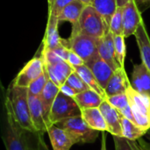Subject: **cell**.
<instances>
[{
  "instance_id": "38",
  "label": "cell",
  "mask_w": 150,
  "mask_h": 150,
  "mask_svg": "<svg viewBox=\"0 0 150 150\" xmlns=\"http://www.w3.org/2000/svg\"><path fill=\"white\" fill-rule=\"evenodd\" d=\"M137 142L141 150H150V142H146L143 138L137 140Z\"/></svg>"
},
{
  "instance_id": "2",
  "label": "cell",
  "mask_w": 150,
  "mask_h": 150,
  "mask_svg": "<svg viewBox=\"0 0 150 150\" xmlns=\"http://www.w3.org/2000/svg\"><path fill=\"white\" fill-rule=\"evenodd\" d=\"M4 142L6 150H29L25 132L18 123L14 116L11 103L5 95L4 103Z\"/></svg>"
},
{
  "instance_id": "19",
  "label": "cell",
  "mask_w": 150,
  "mask_h": 150,
  "mask_svg": "<svg viewBox=\"0 0 150 150\" xmlns=\"http://www.w3.org/2000/svg\"><path fill=\"white\" fill-rule=\"evenodd\" d=\"M81 116L87 123V125L92 129L99 132L107 131V126L99 107L82 109Z\"/></svg>"
},
{
  "instance_id": "3",
  "label": "cell",
  "mask_w": 150,
  "mask_h": 150,
  "mask_svg": "<svg viewBox=\"0 0 150 150\" xmlns=\"http://www.w3.org/2000/svg\"><path fill=\"white\" fill-rule=\"evenodd\" d=\"M79 32L95 39H101L110 31L101 15L91 5L85 6L79 22Z\"/></svg>"
},
{
  "instance_id": "9",
  "label": "cell",
  "mask_w": 150,
  "mask_h": 150,
  "mask_svg": "<svg viewBox=\"0 0 150 150\" xmlns=\"http://www.w3.org/2000/svg\"><path fill=\"white\" fill-rule=\"evenodd\" d=\"M29 108L31 119L37 134H43L47 132L51 126L45 113V110L40 96L29 95Z\"/></svg>"
},
{
  "instance_id": "1",
  "label": "cell",
  "mask_w": 150,
  "mask_h": 150,
  "mask_svg": "<svg viewBox=\"0 0 150 150\" xmlns=\"http://www.w3.org/2000/svg\"><path fill=\"white\" fill-rule=\"evenodd\" d=\"M5 95L10 100L14 116L18 125L25 131L36 134L31 119L28 88L18 87L11 83Z\"/></svg>"
},
{
  "instance_id": "8",
  "label": "cell",
  "mask_w": 150,
  "mask_h": 150,
  "mask_svg": "<svg viewBox=\"0 0 150 150\" xmlns=\"http://www.w3.org/2000/svg\"><path fill=\"white\" fill-rule=\"evenodd\" d=\"M45 71V64L40 57H33L18 73L12 83L18 87L28 88L29 85Z\"/></svg>"
},
{
  "instance_id": "36",
  "label": "cell",
  "mask_w": 150,
  "mask_h": 150,
  "mask_svg": "<svg viewBox=\"0 0 150 150\" xmlns=\"http://www.w3.org/2000/svg\"><path fill=\"white\" fill-rule=\"evenodd\" d=\"M60 91H61V92L62 93H63V94H65L66 96H69V97H70V98H74L75 96H76L78 93L76 91H74L72 88H70L69 85H67L66 83H64L63 85H62L61 87H60Z\"/></svg>"
},
{
  "instance_id": "30",
  "label": "cell",
  "mask_w": 150,
  "mask_h": 150,
  "mask_svg": "<svg viewBox=\"0 0 150 150\" xmlns=\"http://www.w3.org/2000/svg\"><path fill=\"white\" fill-rule=\"evenodd\" d=\"M48 80V76L46 72V69L44 71V73L39 76L36 80H34L28 87V92L29 95H33V96H40V94L42 93L47 83Z\"/></svg>"
},
{
  "instance_id": "20",
  "label": "cell",
  "mask_w": 150,
  "mask_h": 150,
  "mask_svg": "<svg viewBox=\"0 0 150 150\" xmlns=\"http://www.w3.org/2000/svg\"><path fill=\"white\" fill-rule=\"evenodd\" d=\"M134 36L139 47L142 61L150 71V39L143 22L139 25Z\"/></svg>"
},
{
  "instance_id": "29",
  "label": "cell",
  "mask_w": 150,
  "mask_h": 150,
  "mask_svg": "<svg viewBox=\"0 0 150 150\" xmlns=\"http://www.w3.org/2000/svg\"><path fill=\"white\" fill-rule=\"evenodd\" d=\"M123 6H118L110 23V32L113 35H123Z\"/></svg>"
},
{
  "instance_id": "23",
  "label": "cell",
  "mask_w": 150,
  "mask_h": 150,
  "mask_svg": "<svg viewBox=\"0 0 150 150\" xmlns=\"http://www.w3.org/2000/svg\"><path fill=\"white\" fill-rule=\"evenodd\" d=\"M60 91H61L60 87L57 86L54 83H53L48 78L47 83L42 93L40 96L42 105H43V107H44V110H45V113L47 117V120H48V115H49L50 110L52 108V105H53L56 97L60 93Z\"/></svg>"
},
{
  "instance_id": "41",
  "label": "cell",
  "mask_w": 150,
  "mask_h": 150,
  "mask_svg": "<svg viewBox=\"0 0 150 150\" xmlns=\"http://www.w3.org/2000/svg\"><path fill=\"white\" fill-rule=\"evenodd\" d=\"M81 3H83L85 6H89V5H92V2L93 0H78Z\"/></svg>"
},
{
  "instance_id": "13",
  "label": "cell",
  "mask_w": 150,
  "mask_h": 150,
  "mask_svg": "<svg viewBox=\"0 0 150 150\" xmlns=\"http://www.w3.org/2000/svg\"><path fill=\"white\" fill-rule=\"evenodd\" d=\"M99 109L104 116L107 126V132L112 136L123 137V131L120 123V113L106 99L101 104Z\"/></svg>"
},
{
  "instance_id": "43",
  "label": "cell",
  "mask_w": 150,
  "mask_h": 150,
  "mask_svg": "<svg viewBox=\"0 0 150 150\" xmlns=\"http://www.w3.org/2000/svg\"><path fill=\"white\" fill-rule=\"evenodd\" d=\"M147 135H148V138H149V140L150 141V129L148 131V133H147Z\"/></svg>"
},
{
  "instance_id": "17",
  "label": "cell",
  "mask_w": 150,
  "mask_h": 150,
  "mask_svg": "<svg viewBox=\"0 0 150 150\" xmlns=\"http://www.w3.org/2000/svg\"><path fill=\"white\" fill-rule=\"evenodd\" d=\"M45 69L48 78L59 87L63 85L69 76L75 71L74 68L64 61L53 65H45Z\"/></svg>"
},
{
  "instance_id": "14",
  "label": "cell",
  "mask_w": 150,
  "mask_h": 150,
  "mask_svg": "<svg viewBox=\"0 0 150 150\" xmlns=\"http://www.w3.org/2000/svg\"><path fill=\"white\" fill-rule=\"evenodd\" d=\"M131 85L139 93L150 98V71L143 62L134 65Z\"/></svg>"
},
{
  "instance_id": "34",
  "label": "cell",
  "mask_w": 150,
  "mask_h": 150,
  "mask_svg": "<svg viewBox=\"0 0 150 150\" xmlns=\"http://www.w3.org/2000/svg\"><path fill=\"white\" fill-rule=\"evenodd\" d=\"M67 62L70 66H72L73 68L79 67V66H82V65H84L85 64V62H83V60L78 54H76L75 52H73L70 49H69V55H68Z\"/></svg>"
},
{
  "instance_id": "6",
  "label": "cell",
  "mask_w": 150,
  "mask_h": 150,
  "mask_svg": "<svg viewBox=\"0 0 150 150\" xmlns=\"http://www.w3.org/2000/svg\"><path fill=\"white\" fill-rule=\"evenodd\" d=\"M79 115H81V109L76 101L60 91L50 110L48 121L52 126L56 125L62 120Z\"/></svg>"
},
{
  "instance_id": "16",
  "label": "cell",
  "mask_w": 150,
  "mask_h": 150,
  "mask_svg": "<svg viewBox=\"0 0 150 150\" xmlns=\"http://www.w3.org/2000/svg\"><path fill=\"white\" fill-rule=\"evenodd\" d=\"M85 5L78 0H74L70 4H69L61 12L58 17L59 22L68 21L72 24V32L71 36L79 33V26L78 22L82 12L84 9Z\"/></svg>"
},
{
  "instance_id": "7",
  "label": "cell",
  "mask_w": 150,
  "mask_h": 150,
  "mask_svg": "<svg viewBox=\"0 0 150 150\" xmlns=\"http://www.w3.org/2000/svg\"><path fill=\"white\" fill-rule=\"evenodd\" d=\"M63 44L78 54L85 63L98 54L97 39L81 33L76 35H70L68 40H63Z\"/></svg>"
},
{
  "instance_id": "37",
  "label": "cell",
  "mask_w": 150,
  "mask_h": 150,
  "mask_svg": "<svg viewBox=\"0 0 150 150\" xmlns=\"http://www.w3.org/2000/svg\"><path fill=\"white\" fill-rule=\"evenodd\" d=\"M36 150H49L47 145L46 144L43 134H37V149Z\"/></svg>"
},
{
  "instance_id": "22",
  "label": "cell",
  "mask_w": 150,
  "mask_h": 150,
  "mask_svg": "<svg viewBox=\"0 0 150 150\" xmlns=\"http://www.w3.org/2000/svg\"><path fill=\"white\" fill-rule=\"evenodd\" d=\"M95 10L101 15L107 27L110 29L111 20L118 9L117 0H93L92 5Z\"/></svg>"
},
{
  "instance_id": "40",
  "label": "cell",
  "mask_w": 150,
  "mask_h": 150,
  "mask_svg": "<svg viewBox=\"0 0 150 150\" xmlns=\"http://www.w3.org/2000/svg\"><path fill=\"white\" fill-rule=\"evenodd\" d=\"M137 5H145L150 4V0H134Z\"/></svg>"
},
{
  "instance_id": "42",
  "label": "cell",
  "mask_w": 150,
  "mask_h": 150,
  "mask_svg": "<svg viewBox=\"0 0 150 150\" xmlns=\"http://www.w3.org/2000/svg\"><path fill=\"white\" fill-rule=\"evenodd\" d=\"M47 2H48V6H50L52 4H53V2H54V0H47Z\"/></svg>"
},
{
  "instance_id": "15",
  "label": "cell",
  "mask_w": 150,
  "mask_h": 150,
  "mask_svg": "<svg viewBox=\"0 0 150 150\" xmlns=\"http://www.w3.org/2000/svg\"><path fill=\"white\" fill-rule=\"evenodd\" d=\"M131 85V82L128 79L125 68H119L114 71L112 76L111 77L105 90L106 98L112 97L118 94L126 93L128 87Z\"/></svg>"
},
{
  "instance_id": "39",
  "label": "cell",
  "mask_w": 150,
  "mask_h": 150,
  "mask_svg": "<svg viewBox=\"0 0 150 150\" xmlns=\"http://www.w3.org/2000/svg\"><path fill=\"white\" fill-rule=\"evenodd\" d=\"M100 150H107L106 149V135L105 132H102V140H101V149Z\"/></svg>"
},
{
  "instance_id": "4",
  "label": "cell",
  "mask_w": 150,
  "mask_h": 150,
  "mask_svg": "<svg viewBox=\"0 0 150 150\" xmlns=\"http://www.w3.org/2000/svg\"><path fill=\"white\" fill-rule=\"evenodd\" d=\"M134 120L142 129L149 131L150 129V98L136 91L132 85L128 87L126 91Z\"/></svg>"
},
{
  "instance_id": "33",
  "label": "cell",
  "mask_w": 150,
  "mask_h": 150,
  "mask_svg": "<svg viewBox=\"0 0 150 150\" xmlns=\"http://www.w3.org/2000/svg\"><path fill=\"white\" fill-rule=\"evenodd\" d=\"M74 0H54L53 4L48 6V15L58 18L62 10Z\"/></svg>"
},
{
  "instance_id": "5",
  "label": "cell",
  "mask_w": 150,
  "mask_h": 150,
  "mask_svg": "<svg viewBox=\"0 0 150 150\" xmlns=\"http://www.w3.org/2000/svg\"><path fill=\"white\" fill-rule=\"evenodd\" d=\"M56 126L69 132L77 143H93L99 133V131L90 127L81 115L62 120Z\"/></svg>"
},
{
  "instance_id": "27",
  "label": "cell",
  "mask_w": 150,
  "mask_h": 150,
  "mask_svg": "<svg viewBox=\"0 0 150 150\" xmlns=\"http://www.w3.org/2000/svg\"><path fill=\"white\" fill-rule=\"evenodd\" d=\"M97 46H98V52L101 56V58L104 61H105L113 69L114 71L117 70L119 68H120V65L116 60L115 54L107 46L104 38L97 39Z\"/></svg>"
},
{
  "instance_id": "35",
  "label": "cell",
  "mask_w": 150,
  "mask_h": 150,
  "mask_svg": "<svg viewBox=\"0 0 150 150\" xmlns=\"http://www.w3.org/2000/svg\"><path fill=\"white\" fill-rule=\"evenodd\" d=\"M54 51L55 52L56 54H58L63 61L67 62L68 60V55H69V48L67 47L64 44L61 45L60 47H56L55 49H54Z\"/></svg>"
},
{
  "instance_id": "31",
  "label": "cell",
  "mask_w": 150,
  "mask_h": 150,
  "mask_svg": "<svg viewBox=\"0 0 150 150\" xmlns=\"http://www.w3.org/2000/svg\"><path fill=\"white\" fill-rule=\"evenodd\" d=\"M65 83L67 85H69L70 88H72L74 91H76L77 93L83 92V91H87V90L90 89L88 87V85L84 83V81L80 77V76L76 71H74L69 76V78L67 79Z\"/></svg>"
},
{
  "instance_id": "11",
  "label": "cell",
  "mask_w": 150,
  "mask_h": 150,
  "mask_svg": "<svg viewBox=\"0 0 150 150\" xmlns=\"http://www.w3.org/2000/svg\"><path fill=\"white\" fill-rule=\"evenodd\" d=\"M85 64L91 70L99 85L105 91L111 77L114 73L113 69L101 58L99 54H96L91 60H90Z\"/></svg>"
},
{
  "instance_id": "12",
  "label": "cell",
  "mask_w": 150,
  "mask_h": 150,
  "mask_svg": "<svg viewBox=\"0 0 150 150\" xmlns=\"http://www.w3.org/2000/svg\"><path fill=\"white\" fill-rule=\"evenodd\" d=\"M47 133L49 136L53 150H70L73 145L77 143L69 132L56 125L50 126Z\"/></svg>"
},
{
  "instance_id": "25",
  "label": "cell",
  "mask_w": 150,
  "mask_h": 150,
  "mask_svg": "<svg viewBox=\"0 0 150 150\" xmlns=\"http://www.w3.org/2000/svg\"><path fill=\"white\" fill-rule=\"evenodd\" d=\"M74 69L80 76V77L84 81V83L88 85V87L91 90L98 92L99 95H101L102 97L106 98L105 91L99 85V83L97 81L95 76L93 75V73L91 72V70L89 69V67L86 64L79 66V67H76V68H74Z\"/></svg>"
},
{
  "instance_id": "18",
  "label": "cell",
  "mask_w": 150,
  "mask_h": 150,
  "mask_svg": "<svg viewBox=\"0 0 150 150\" xmlns=\"http://www.w3.org/2000/svg\"><path fill=\"white\" fill-rule=\"evenodd\" d=\"M59 23L60 22L58 18L48 15L46 33H45L44 39L42 40L43 48L54 50L63 44V40L60 37L59 31H58Z\"/></svg>"
},
{
  "instance_id": "21",
  "label": "cell",
  "mask_w": 150,
  "mask_h": 150,
  "mask_svg": "<svg viewBox=\"0 0 150 150\" xmlns=\"http://www.w3.org/2000/svg\"><path fill=\"white\" fill-rule=\"evenodd\" d=\"M79 108L87 109V108H95L99 107L101 104L105 100V98L99 95L98 92L89 89L83 92L78 93L73 98Z\"/></svg>"
},
{
  "instance_id": "24",
  "label": "cell",
  "mask_w": 150,
  "mask_h": 150,
  "mask_svg": "<svg viewBox=\"0 0 150 150\" xmlns=\"http://www.w3.org/2000/svg\"><path fill=\"white\" fill-rule=\"evenodd\" d=\"M105 99L114 108H116V110L121 115H123L124 117H126V118L129 119L130 120H132L133 122H134L131 106H130V103H129L127 93H122V94H118V95H114L112 97H108Z\"/></svg>"
},
{
  "instance_id": "32",
  "label": "cell",
  "mask_w": 150,
  "mask_h": 150,
  "mask_svg": "<svg viewBox=\"0 0 150 150\" xmlns=\"http://www.w3.org/2000/svg\"><path fill=\"white\" fill-rule=\"evenodd\" d=\"M115 150H141L137 141H131L125 137L112 136Z\"/></svg>"
},
{
  "instance_id": "28",
  "label": "cell",
  "mask_w": 150,
  "mask_h": 150,
  "mask_svg": "<svg viewBox=\"0 0 150 150\" xmlns=\"http://www.w3.org/2000/svg\"><path fill=\"white\" fill-rule=\"evenodd\" d=\"M114 45H115V56L116 60L121 68H124L125 59L127 54V47L125 43V37L123 35H114Z\"/></svg>"
},
{
  "instance_id": "26",
  "label": "cell",
  "mask_w": 150,
  "mask_h": 150,
  "mask_svg": "<svg viewBox=\"0 0 150 150\" xmlns=\"http://www.w3.org/2000/svg\"><path fill=\"white\" fill-rule=\"evenodd\" d=\"M120 123L123 131V137L131 140V141H137L145 134H147L148 131L142 129L134 122L130 120L129 119L124 117L120 114Z\"/></svg>"
},
{
  "instance_id": "10",
  "label": "cell",
  "mask_w": 150,
  "mask_h": 150,
  "mask_svg": "<svg viewBox=\"0 0 150 150\" xmlns=\"http://www.w3.org/2000/svg\"><path fill=\"white\" fill-rule=\"evenodd\" d=\"M142 23L138 5L134 0H128L123 6V36L125 38L134 35L139 25Z\"/></svg>"
}]
</instances>
